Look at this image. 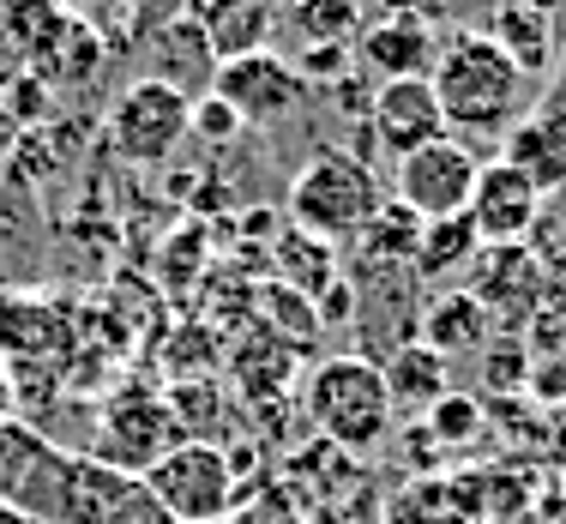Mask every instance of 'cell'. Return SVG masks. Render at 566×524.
<instances>
[{"label": "cell", "instance_id": "2e32d148", "mask_svg": "<svg viewBox=\"0 0 566 524\" xmlns=\"http://www.w3.org/2000/svg\"><path fill=\"white\" fill-rule=\"evenodd\" d=\"M380 374H386V398H392V416H428L440 398L452 392V361L434 356L422 338L398 344L380 356Z\"/></svg>", "mask_w": 566, "mask_h": 524}, {"label": "cell", "instance_id": "8fae6325", "mask_svg": "<svg viewBox=\"0 0 566 524\" xmlns=\"http://www.w3.org/2000/svg\"><path fill=\"white\" fill-rule=\"evenodd\" d=\"M470 295L494 314V332H518L536 314V248L531 241H501L470 260Z\"/></svg>", "mask_w": 566, "mask_h": 524}, {"label": "cell", "instance_id": "5b68a950", "mask_svg": "<svg viewBox=\"0 0 566 524\" xmlns=\"http://www.w3.org/2000/svg\"><path fill=\"white\" fill-rule=\"evenodd\" d=\"M187 127H193V97L164 85V78H133V85L115 97V109H109L115 157L120 164H139V169L169 164L175 145L187 139Z\"/></svg>", "mask_w": 566, "mask_h": 524}, {"label": "cell", "instance_id": "5bb4252c", "mask_svg": "<svg viewBox=\"0 0 566 524\" xmlns=\"http://www.w3.org/2000/svg\"><path fill=\"white\" fill-rule=\"evenodd\" d=\"M416 338H422L434 356H482L494 338V314L476 302L470 290H440V295H428L422 302V314H416Z\"/></svg>", "mask_w": 566, "mask_h": 524}, {"label": "cell", "instance_id": "f1b7e54d", "mask_svg": "<svg viewBox=\"0 0 566 524\" xmlns=\"http://www.w3.org/2000/svg\"><path fill=\"white\" fill-rule=\"evenodd\" d=\"M380 7V19H434L440 0H374Z\"/></svg>", "mask_w": 566, "mask_h": 524}, {"label": "cell", "instance_id": "7402d4cb", "mask_svg": "<svg viewBox=\"0 0 566 524\" xmlns=\"http://www.w3.org/2000/svg\"><path fill=\"white\" fill-rule=\"evenodd\" d=\"M482 380L494 386V398H512L524 392V380H531V349H524V332H494L489 349H482Z\"/></svg>", "mask_w": 566, "mask_h": 524}, {"label": "cell", "instance_id": "4dcf8cb0", "mask_svg": "<svg viewBox=\"0 0 566 524\" xmlns=\"http://www.w3.org/2000/svg\"><path fill=\"white\" fill-rule=\"evenodd\" d=\"M548 452H555V470L566 476V410L555 416V428H548Z\"/></svg>", "mask_w": 566, "mask_h": 524}, {"label": "cell", "instance_id": "7c38bea8", "mask_svg": "<svg viewBox=\"0 0 566 524\" xmlns=\"http://www.w3.org/2000/svg\"><path fill=\"white\" fill-rule=\"evenodd\" d=\"M440 55V36L428 19H368L356 36V66L374 85H392V78H428Z\"/></svg>", "mask_w": 566, "mask_h": 524}, {"label": "cell", "instance_id": "ac0fdd59", "mask_svg": "<svg viewBox=\"0 0 566 524\" xmlns=\"http://www.w3.org/2000/svg\"><path fill=\"white\" fill-rule=\"evenodd\" d=\"M416 241H422V218H416L410 206H398V199H386V206L361 223L356 260L368 265V272H410Z\"/></svg>", "mask_w": 566, "mask_h": 524}, {"label": "cell", "instance_id": "f546056e", "mask_svg": "<svg viewBox=\"0 0 566 524\" xmlns=\"http://www.w3.org/2000/svg\"><path fill=\"white\" fill-rule=\"evenodd\" d=\"M120 7L139 12V19H157V24H164V19H175V12H187V0H120Z\"/></svg>", "mask_w": 566, "mask_h": 524}, {"label": "cell", "instance_id": "ba28073f", "mask_svg": "<svg viewBox=\"0 0 566 524\" xmlns=\"http://www.w3.org/2000/svg\"><path fill=\"white\" fill-rule=\"evenodd\" d=\"M476 169H482V157L470 151L464 139H452V133H447V139L422 145V151L398 157L392 199H398V206H410L422 223H434V218H458V211L470 206Z\"/></svg>", "mask_w": 566, "mask_h": 524}, {"label": "cell", "instance_id": "cb8c5ba5", "mask_svg": "<svg viewBox=\"0 0 566 524\" xmlns=\"http://www.w3.org/2000/svg\"><path fill=\"white\" fill-rule=\"evenodd\" d=\"M260 302H265V332H277L290 349L319 332V314H314V302H307V295H295V290H283V284H265Z\"/></svg>", "mask_w": 566, "mask_h": 524}, {"label": "cell", "instance_id": "e575fe53", "mask_svg": "<svg viewBox=\"0 0 566 524\" xmlns=\"http://www.w3.org/2000/svg\"><path fill=\"white\" fill-rule=\"evenodd\" d=\"M12 416V380H7V368H0V422Z\"/></svg>", "mask_w": 566, "mask_h": 524}, {"label": "cell", "instance_id": "d6986e66", "mask_svg": "<svg viewBox=\"0 0 566 524\" xmlns=\"http://www.w3.org/2000/svg\"><path fill=\"white\" fill-rule=\"evenodd\" d=\"M272 260H277V284L295 290V295H307V302H319V295L344 277L338 272V248L319 241V235H302V230H283L272 241Z\"/></svg>", "mask_w": 566, "mask_h": 524}, {"label": "cell", "instance_id": "9c48e42d", "mask_svg": "<svg viewBox=\"0 0 566 524\" xmlns=\"http://www.w3.org/2000/svg\"><path fill=\"white\" fill-rule=\"evenodd\" d=\"M543 206H548L543 187H536L518 164L482 157L464 218H470V230L482 235V248H501V241H531V230L543 223Z\"/></svg>", "mask_w": 566, "mask_h": 524}, {"label": "cell", "instance_id": "d6a6232c", "mask_svg": "<svg viewBox=\"0 0 566 524\" xmlns=\"http://www.w3.org/2000/svg\"><path fill=\"white\" fill-rule=\"evenodd\" d=\"M524 7H536L548 24H555V19H566V0H524Z\"/></svg>", "mask_w": 566, "mask_h": 524}, {"label": "cell", "instance_id": "7a4b0ae2", "mask_svg": "<svg viewBox=\"0 0 566 524\" xmlns=\"http://www.w3.org/2000/svg\"><path fill=\"white\" fill-rule=\"evenodd\" d=\"M302 410L338 452H374L392 434V398L374 356H326L302 386Z\"/></svg>", "mask_w": 566, "mask_h": 524}, {"label": "cell", "instance_id": "d590c367", "mask_svg": "<svg viewBox=\"0 0 566 524\" xmlns=\"http://www.w3.org/2000/svg\"><path fill=\"white\" fill-rule=\"evenodd\" d=\"M55 7H66V12H78V7H91V0H55Z\"/></svg>", "mask_w": 566, "mask_h": 524}, {"label": "cell", "instance_id": "603a6c76", "mask_svg": "<svg viewBox=\"0 0 566 524\" xmlns=\"http://www.w3.org/2000/svg\"><path fill=\"white\" fill-rule=\"evenodd\" d=\"M482 422H489V410H482V398H470V392H447L422 416V428L440 440V447H470V440L482 434Z\"/></svg>", "mask_w": 566, "mask_h": 524}, {"label": "cell", "instance_id": "4fadbf2b", "mask_svg": "<svg viewBox=\"0 0 566 524\" xmlns=\"http://www.w3.org/2000/svg\"><path fill=\"white\" fill-rule=\"evenodd\" d=\"M187 19L199 24L211 61L260 55L283 31V0H187Z\"/></svg>", "mask_w": 566, "mask_h": 524}, {"label": "cell", "instance_id": "44dd1931", "mask_svg": "<svg viewBox=\"0 0 566 524\" xmlns=\"http://www.w3.org/2000/svg\"><path fill=\"white\" fill-rule=\"evenodd\" d=\"M476 253H482V235L470 230V218L458 211V218L422 223V241H416L410 272H416V284H440V277L470 272V260H476Z\"/></svg>", "mask_w": 566, "mask_h": 524}, {"label": "cell", "instance_id": "484cf974", "mask_svg": "<svg viewBox=\"0 0 566 524\" xmlns=\"http://www.w3.org/2000/svg\"><path fill=\"white\" fill-rule=\"evenodd\" d=\"M536 392V405L560 410L566 405V356H531V380H524Z\"/></svg>", "mask_w": 566, "mask_h": 524}, {"label": "cell", "instance_id": "ffe728a7", "mask_svg": "<svg viewBox=\"0 0 566 524\" xmlns=\"http://www.w3.org/2000/svg\"><path fill=\"white\" fill-rule=\"evenodd\" d=\"M361 0H283V31L302 49H356Z\"/></svg>", "mask_w": 566, "mask_h": 524}, {"label": "cell", "instance_id": "6da1fadb", "mask_svg": "<svg viewBox=\"0 0 566 524\" xmlns=\"http://www.w3.org/2000/svg\"><path fill=\"white\" fill-rule=\"evenodd\" d=\"M440 97V115H447L452 139H506L536 103V78H524L501 49L482 31H452L440 36L434 73H428Z\"/></svg>", "mask_w": 566, "mask_h": 524}, {"label": "cell", "instance_id": "1f68e13d", "mask_svg": "<svg viewBox=\"0 0 566 524\" xmlns=\"http://www.w3.org/2000/svg\"><path fill=\"white\" fill-rule=\"evenodd\" d=\"M12 133H19V120H12V115H7V103H0V157L12 151Z\"/></svg>", "mask_w": 566, "mask_h": 524}, {"label": "cell", "instance_id": "3957f363", "mask_svg": "<svg viewBox=\"0 0 566 524\" xmlns=\"http://www.w3.org/2000/svg\"><path fill=\"white\" fill-rule=\"evenodd\" d=\"M386 206V187L361 151H319L290 181V230L319 241H356L361 223Z\"/></svg>", "mask_w": 566, "mask_h": 524}, {"label": "cell", "instance_id": "8992f818", "mask_svg": "<svg viewBox=\"0 0 566 524\" xmlns=\"http://www.w3.org/2000/svg\"><path fill=\"white\" fill-rule=\"evenodd\" d=\"M181 440L169 416V398L157 392H115L109 405L97 410V434H91V459L109 464V470H127V476H145L164 452Z\"/></svg>", "mask_w": 566, "mask_h": 524}, {"label": "cell", "instance_id": "52a82bcc", "mask_svg": "<svg viewBox=\"0 0 566 524\" xmlns=\"http://www.w3.org/2000/svg\"><path fill=\"white\" fill-rule=\"evenodd\" d=\"M211 97H218L241 127H277V120H290L307 103V85H302V73L290 66V55L260 49V55L218 61V73H211Z\"/></svg>", "mask_w": 566, "mask_h": 524}, {"label": "cell", "instance_id": "277c9868", "mask_svg": "<svg viewBox=\"0 0 566 524\" xmlns=\"http://www.w3.org/2000/svg\"><path fill=\"white\" fill-rule=\"evenodd\" d=\"M139 482L169 524H223L241 506L235 464L218 440H175Z\"/></svg>", "mask_w": 566, "mask_h": 524}, {"label": "cell", "instance_id": "e0dca14e", "mask_svg": "<svg viewBox=\"0 0 566 524\" xmlns=\"http://www.w3.org/2000/svg\"><path fill=\"white\" fill-rule=\"evenodd\" d=\"M482 36H489L524 78H543L548 66H555V24L536 7H524V0H512V7L494 12V19L482 24Z\"/></svg>", "mask_w": 566, "mask_h": 524}, {"label": "cell", "instance_id": "4316f807", "mask_svg": "<svg viewBox=\"0 0 566 524\" xmlns=\"http://www.w3.org/2000/svg\"><path fill=\"white\" fill-rule=\"evenodd\" d=\"M187 133H199V139L223 145V139H235V133H241V120L229 115L223 103H218V97H211V91H206V97H193V127H187Z\"/></svg>", "mask_w": 566, "mask_h": 524}, {"label": "cell", "instance_id": "9a60e30c", "mask_svg": "<svg viewBox=\"0 0 566 524\" xmlns=\"http://www.w3.org/2000/svg\"><path fill=\"white\" fill-rule=\"evenodd\" d=\"M501 157L531 175V181L543 187V199L560 193L566 187V115L555 103H536V109L501 139Z\"/></svg>", "mask_w": 566, "mask_h": 524}, {"label": "cell", "instance_id": "83f0119b", "mask_svg": "<svg viewBox=\"0 0 566 524\" xmlns=\"http://www.w3.org/2000/svg\"><path fill=\"white\" fill-rule=\"evenodd\" d=\"M501 7H512V0H440L434 19H458V31H482Z\"/></svg>", "mask_w": 566, "mask_h": 524}, {"label": "cell", "instance_id": "836d02e7", "mask_svg": "<svg viewBox=\"0 0 566 524\" xmlns=\"http://www.w3.org/2000/svg\"><path fill=\"white\" fill-rule=\"evenodd\" d=\"M0 524H36L24 506H12V501H0Z\"/></svg>", "mask_w": 566, "mask_h": 524}, {"label": "cell", "instance_id": "30bf717a", "mask_svg": "<svg viewBox=\"0 0 566 524\" xmlns=\"http://www.w3.org/2000/svg\"><path fill=\"white\" fill-rule=\"evenodd\" d=\"M368 133L386 157H410L422 145L447 139V115H440V97L428 78H392V85H374L368 103Z\"/></svg>", "mask_w": 566, "mask_h": 524}, {"label": "cell", "instance_id": "d4e9b609", "mask_svg": "<svg viewBox=\"0 0 566 524\" xmlns=\"http://www.w3.org/2000/svg\"><path fill=\"white\" fill-rule=\"evenodd\" d=\"M290 66L302 73V85L314 91V85H338V78H349L356 73V49H295L290 55Z\"/></svg>", "mask_w": 566, "mask_h": 524}]
</instances>
